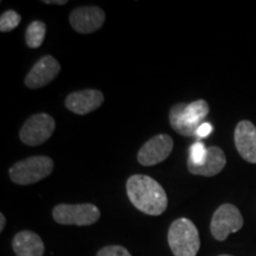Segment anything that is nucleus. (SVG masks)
<instances>
[{"instance_id":"obj_1","label":"nucleus","mask_w":256,"mask_h":256,"mask_svg":"<svg viewBox=\"0 0 256 256\" xmlns=\"http://www.w3.org/2000/svg\"><path fill=\"white\" fill-rule=\"evenodd\" d=\"M126 190L130 200L142 212L160 216L168 209V194L156 179L145 174H134L128 178Z\"/></svg>"},{"instance_id":"obj_2","label":"nucleus","mask_w":256,"mask_h":256,"mask_svg":"<svg viewBox=\"0 0 256 256\" xmlns=\"http://www.w3.org/2000/svg\"><path fill=\"white\" fill-rule=\"evenodd\" d=\"M210 107L206 100H197L191 104H176L168 114L170 124L178 134L188 138H196V132L209 114Z\"/></svg>"},{"instance_id":"obj_3","label":"nucleus","mask_w":256,"mask_h":256,"mask_svg":"<svg viewBox=\"0 0 256 256\" xmlns=\"http://www.w3.org/2000/svg\"><path fill=\"white\" fill-rule=\"evenodd\" d=\"M168 246L174 256H196L200 248V238L194 223L182 217L170 226Z\"/></svg>"},{"instance_id":"obj_4","label":"nucleus","mask_w":256,"mask_h":256,"mask_svg":"<svg viewBox=\"0 0 256 256\" xmlns=\"http://www.w3.org/2000/svg\"><path fill=\"white\" fill-rule=\"evenodd\" d=\"M52 171V159L46 156H36L16 162L8 170V174L14 184L30 185L49 177Z\"/></svg>"},{"instance_id":"obj_5","label":"nucleus","mask_w":256,"mask_h":256,"mask_svg":"<svg viewBox=\"0 0 256 256\" xmlns=\"http://www.w3.org/2000/svg\"><path fill=\"white\" fill-rule=\"evenodd\" d=\"M98 208L90 203L58 204L54 208L52 217L62 226H92L100 220Z\"/></svg>"},{"instance_id":"obj_6","label":"nucleus","mask_w":256,"mask_h":256,"mask_svg":"<svg viewBox=\"0 0 256 256\" xmlns=\"http://www.w3.org/2000/svg\"><path fill=\"white\" fill-rule=\"evenodd\" d=\"M56 122L52 116L46 113H38L32 115L25 121L20 128L19 138L25 145L38 146L50 139L55 132Z\"/></svg>"},{"instance_id":"obj_7","label":"nucleus","mask_w":256,"mask_h":256,"mask_svg":"<svg viewBox=\"0 0 256 256\" xmlns=\"http://www.w3.org/2000/svg\"><path fill=\"white\" fill-rule=\"evenodd\" d=\"M243 226V217L232 204H222L214 212L210 230L217 241H224L230 234L238 232Z\"/></svg>"},{"instance_id":"obj_8","label":"nucleus","mask_w":256,"mask_h":256,"mask_svg":"<svg viewBox=\"0 0 256 256\" xmlns=\"http://www.w3.org/2000/svg\"><path fill=\"white\" fill-rule=\"evenodd\" d=\"M174 150V139L168 134H159L145 142L138 153V162L144 166H154L164 162Z\"/></svg>"},{"instance_id":"obj_9","label":"nucleus","mask_w":256,"mask_h":256,"mask_svg":"<svg viewBox=\"0 0 256 256\" xmlns=\"http://www.w3.org/2000/svg\"><path fill=\"white\" fill-rule=\"evenodd\" d=\"M104 11L98 6H82L70 12L69 22L78 34H92L100 30L104 23Z\"/></svg>"},{"instance_id":"obj_10","label":"nucleus","mask_w":256,"mask_h":256,"mask_svg":"<svg viewBox=\"0 0 256 256\" xmlns=\"http://www.w3.org/2000/svg\"><path fill=\"white\" fill-rule=\"evenodd\" d=\"M60 72V64L55 57L46 55L34 63L24 80L25 86L30 89L46 87L56 78Z\"/></svg>"},{"instance_id":"obj_11","label":"nucleus","mask_w":256,"mask_h":256,"mask_svg":"<svg viewBox=\"0 0 256 256\" xmlns=\"http://www.w3.org/2000/svg\"><path fill=\"white\" fill-rule=\"evenodd\" d=\"M235 146L246 162L256 164V127L252 121L242 120L238 124L234 134Z\"/></svg>"},{"instance_id":"obj_12","label":"nucleus","mask_w":256,"mask_h":256,"mask_svg":"<svg viewBox=\"0 0 256 256\" xmlns=\"http://www.w3.org/2000/svg\"><path fill=\"white\" fill-rule=\"evenodd\" d=\"M104 96L96 89H84L74 92L66 98V107L72 113L86 115L98 110L104 104Z\"/></svg>"},{"instance_id":"obj_13","label":"nucleus","mask_w":256,"mask_h":256,"mask_svg":"<svg viewBox=\"0 0 256 256\" xmlns=\"http://www.w3.org/2000/svg\"><path fill=\"white\" fill-rule=\"evenodd\" d=\"M226 164V154L220 147H208V154L206 162L202 165L192 164L188 162V172L194 176H204V177H214L218 174Z\"/></svg>"},{"instance_id":"obj_14","label":"nucleus","mask_w":256,"mask_h":256,"mask_svg":"<svg viewBox=\"0 0 256 256\" xmlns=\"http://www.w3.org/2000/svg\"><path fill=\"white\" fill-rule=\"evenodd\" d=\"M12 248L17 256H43L44 243L36 232L24 230L18 232L12 241Z\"/></svg>"},{"instance_id":"obj_15","label":"nucleus","mask_w":256,"mask_h":256,"mask_svg":"<svg viewBox=\"0 0 256 256\" xmlns=\"http://www.w3.org/2000/svg\"><path fill=\"white\" fill-rule=\"evenodd\" d=\"M46 34V25L40 20H34L28 24L25 31V42L31 49H37L43 44Z\"/></svg>"},{"instance_id":"obj_16","label":"nucleus","mask_w":256,"mask_h":256,"mask_svg":"<svg viewBox=\"0 0 256 256\" xmlns=\"http://www.w3.org/2000/svg\"><path fill=\"white\" fill-rule=\"evenodd\" d=\"M22 17L20 14L14 11V10H8L5 11L0 17V31L2 32H10L14 30L20 24Z\"/></svg>"},{"instance_id":"obj_17","label":"nucleus","mask_w":256,"mask_h":256,"mask_svg":"<svg viewBox=\"0 0 256 256\" xmlns=\"http://www.w3.org/2000/svg\"><path fill=\"white\" fill-rule=\"evenodd\" d=\"M208 148L202 142H194V145L190 147V156H188V162H192V164L202 165L206 159Z\"/></svg>"},{"instance_id":"obj_18","label":"nucleus","mask_w":256,"mask_h":256,"mask_svg":"<svg viewBox=\"0 0 256 256\" xmlns=\"http://www.w3.org/2000/svg\"><path fill=\"white\" fill-rule=\"evenodd\" d=\"M96 256H132L122 246H107L98 250Z\"/></svg>"},{"instance_id":"obj_19","label":"nucleus","mask_w":256,"mask_h":256,"mask_svg":"<svg viewBox=\"0 0 256 256\" xmlns=\"http://www.w3.org/2000/svg\"><path fill=\"white\" fill-rule=\"evenodd\" d=\"M212 130H214L212 124H211L210 122H203L200 127H198V130L196 132V138L198 140L204 139V138L209 136L210 134L212 133Z\"/></svg>"},{"instance_id":"obj_20","label":"nucleus","mask_w":256,"mask_h":256,"mask_svg":"<svg viewBox=\"0 0 256 256\" xmlns=\"http://www.w3.org/2000/svg\"><path fill=\"white\" fill-rule=\"evenodd\" d=\"M44 4H49V5H66L68 2L66 0H44Z\"/></svg>"},{"instance_id":"obj_21","label":"nucleus","mask_w":256,"mask_h":256,"mask_svg":"<svg viewBox=\"0 0 256 256\" xmlns=\"http://www.w3.org/2000/svg\"><path fill=\"white\" fill-rule=\"evenodd\" d=\"M5 226H6V220H5L4 214H0V232H2V230L5 229Z\"/></svg>"},{"instance_id":"obj_22","label":"nucleus","mask_w":256,"mask_h":256,"mask_svg":"<svg viewBox=\"0 0 256 256\" xmlns=\"http://www.w3.org/2000/svg\"><path fill=\"white\" fill-rule=\"evenodd\" d=\"M218 256H232V255H218Z\"/></svg>"}]
</instances>
